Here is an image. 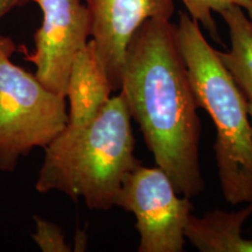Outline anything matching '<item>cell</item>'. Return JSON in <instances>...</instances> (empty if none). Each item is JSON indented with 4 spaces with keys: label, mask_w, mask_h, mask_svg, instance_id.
Here are the masks:
<instances>
[{
    "label": "cell",
    "mask_w": 252,
    "mask_h": 252,
    "mask_svg": "<svg viewBox=\"0 0 252 252\" xmlns=\"http://www.w3.org/2000/svg\"><path fill=\"white\" fill-rule=\"evenodd\" d=\"M119 90L157 166L175 190L188 198L202 193L198 105L171 20L147 19L135 31Z\"/></svg>",
    "instance_id": "cell-1"
},
{
    "label": "cell",
    "mask_w": 252,
    "mask_h": 252,
    "mask_svg": "<svg viewBox=\"0 0 252 252\" xmlns=\"http://www.w3.org/2000/svg\"><path fill=\"white\" fill-rule=\"evenodd\" d=\"M124 97L111 96L93 123L80 130L64 127L45 147V159L35 182L40 194L60 191L90 210L116 207L127 176L140 161Z\"/></svg>",
    "instance_id": "cell-2"
},
{
    "label": "cell",
    "mask_w": 252,
    "mask_h": 252,
    "mask_svg": "<svg viewBox=\"0 0 252 252\" xmlns=\"http://www.w3.org/2000/svg\"><path fill=\"white\" fill-rule=\"evenodd\" d=\"M176 40L187 67L198 108L216 128L214 145L217 173L225 201L252 202V123L248 99L208 43L198 24L180 12Z\"/></svg>",
    "instance_id": "cell-3"
},
{
    "label": "cell",
    "mask_w": 252,
    "mask_h": 252,
    "mask_svg": "<svg viewBox=\"0 0 252 252\" xmlns=\"http://www.w3.org/2000/svg\"><path fill=\"white\" fill-rule=\"evenodd\" d=\"M15 45L0 35V171L13 173L21 158L52 143L68 123L64 97L49 90L12 55Z\"/></svg>",
    "instance_id": "cell-4"
},
{
    "label": "cell",
    "mask_w": 252,
    "mask_h": 252,
    "mask_svg": "<svg viewBox=\"0 0 252 252\" xmlns=\"http://www.w3.org/2000/svg\"><path fill=\"white\" fill-rule=\"evenodd\" d=\"M116 207L133 214L139 252H182L194 207L160 167L137 165L125 178Z\"/></svg>",
    "instance_id": "cell-5"
},
{
    "label": "cell",
    "mask_w": 252,
    "mask_h": 252,
    "mask_svg": "<svg viewBox=\"0 0 252 252\" xmlns=\"http://www.w3.org/2000/svg\"><path fill=\"white\" fill-rule=\"evenodd\" d=\"M35 1L42 11V24L26 60L35 65V76L43 86L65 98L72 61L89 42V9L82 0Z\"/></svg>",
    "instance_id": "cell-6"
},
{
    "label": "cell",
    "mask_w": 252,
    "mask_h": 252,
    "mask_svg": "<svg viewBox=\"0 0 252 252\" xmlns=\"http://www.w3.org/2000/svg\"><path fill=\"white\" fill-rule=\"evenodd\" d=\"M91 19V41L113 91L121 89L128 43L147 19L171 20L175 0H86Z\"/></svg>",
    "instance_id": "cell-7"
},
{
    "label": "cell",
    "mask_w": 252,
    "mask_h": 252,
    "mask_svg": "<svg viewBox=\"0 0 252 252\" xmlns=\"http://www.w3.org/2000/svg\"><path fill=\"white\" fill-rule=\"evenodd\" d=\"M113 91L105 69L99 61L93 41L78 52L69 72L65 99H68V123L65 127L80 130L99 115Z\"/></svg>",
    "instance_id": "cell-8"
},
{
    "label": "cell",
    "mask_w": 252,
    "mask_h": 252,
    "mask_svg": "<svg viewBox=\"0 0 252 252\" xmlns=\"http://www.w3.org/2000/svg\"><path fill=\"white\" fill-rule=\"evenodd\" d=\"M252 215V202L238 212L212 210L201 217L191 214L185 229L186 239L201 252H252V239L242 228Z\"/></svg>",
    "instance_id": "cell-9"
},
{
    "label": "cell",
    "mask_w": 252,
    "mask_h": 252,
    "mask_svg": "<svg viewBox=\"0 0 252 252\" xmlns=\"http://www.w3.org/2000/svg\"><path fill=\"white\" fill-rule=\"evenodd\" d=\"M220 14L229 30L231 47L228 52L217 50V54L245 98L252 100V20L237 5L228 6Z\"/></svg>",
    "instance_id": "cell-10"
},
{
    "label": "cell",
    "mask_w": 252,
    "mask_h": 252,
    "mask_svg": "<svg viewBox=\"0 0 252 252\" xmlns=\"http://www.w3.org/2000/svg\"><path fill=\"white\" fill-rule=\"evenodd\" d=\"M187 8L189 17L195 23L201 24L210 37L216 42L222 43L219 30L213 18V12L220 13L222 9L231 5H237L242 7L252 20V0H181Z\"/></svg>",
    "instance_id": "cell-11"
},
{
    "label": "cell",
    "mask_w": 252,
    "mask_h": 252,
    "mask_svg": "<svg viewBox=\"0 0 252 252\" xmlns=\"http://www.w3.org/2000/svg\"><path fill=\"white\" fill-rule=\"evenodd\" d=\"M35 232L33 239L43 252H68L71 249L65 241L62 229L42 217L35 216Z\"/></svg>",
    "instance_id": "cell-12"
},
{
    "label": "cell",
    "mask_w": 252,
    "mask_h": 252,
    "mask_svg": "<svg viewBox=\"0 0 252 252\" xmlns=\"http://www.w3.org/2000/svg\"><path fill=\"white\" fill-rule=\"evenodd\" d=\"M25 1H27V0H0V19L6 13H8L12 8L24 4Z\"/></svg>",
    "instance_id": "cell-13"
},
{
    "label": "cell",
    "mask_w": 252,
    "mask_h": 252,
    "mask_svg": "<svg viewBox=\"0 0 252 252\" xmlns=\"http://www.w3.org/2000/svg\"><path fill=\"white\" fill-rule=\"evenodd\" d=\"M248 109H249V115H250V119L252 123V100H248Z\"/></svg>",
    "instance_id": "cell-14"
}]
</instances>
